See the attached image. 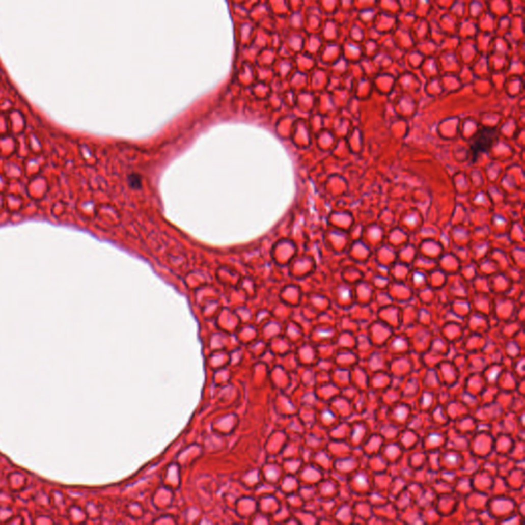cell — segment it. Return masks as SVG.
Returning a JSON list of instances; mask_svg holds the SVG:
<instances>
[{"label":"cell","instance_id":"obj_1","mask_svg":"<svg viewBox=\"0 0 525 525\" xmlns=\"http://www.w3.org/2000/svg\"><path fill=\"white\" fill-rule=\"evenodd\" d=\"M496 137V131L494 128H488L485 127L477 132V134L474 137V141L471 145V152H472V160L475 162L479 155L482 153H485L487 150L491 147L492 143L494 142Z\"/></svg>","mask_w":525,"mask_h":525}]
</instances>
